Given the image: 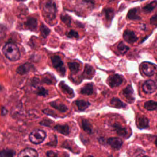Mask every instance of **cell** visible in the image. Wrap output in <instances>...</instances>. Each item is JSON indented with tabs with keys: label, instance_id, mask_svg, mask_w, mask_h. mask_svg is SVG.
Here are the masks:
<instances>
[{
	"label": "cell",
	"instance_id": "cell-42",
	"mask_svg": "<svg viewBox=\"0 0 157 157\" xmlns=\"http://www.w3.org/2000/svg\"><path fill=\"white\" fill-rule=\"evenodd\" d=\"M39 84L40 80L38 78L35 77V78H34V79H33V81H32V84H33V86H36Z\"/></svg>",
	"mask_w": 157,
	"mask_h": 157
},
{
	"label": "cell",
	"instance_id": "cell-1",
	"mask_svg": "<svg viewBox=\"0 0 157 157\" xmlns=\"http://www.w3.org/2000/svg\"><path fill=\"white\" fill-rule=\"evenodd\" d=\"M2 52L5 56L10 61H16L20 59V51L17 46L14 43H6L3 47Z\"/></svg>",
	"mask_w": 157,
	"mask_h": 157
},
{
	"label": "cell",
	"instance_id": "cell-25",
	"mask_svg": "<svg viewBox=\"0 0 157 157\" xmlns=\"http://www.w3.org/2000/svg\"><path fill=\"white\" fill-rule=\"evenodd\" d=\"M144 108L149 111H157V102L153 100H148L144 103Z\"/></svg>",
	"mask_w": 157,
	"mask_h": 157
},
{
	"label": "cell",
	"instance_id": "cell-31",
	"mask_svg": "<svg viewBox=\"0 0 157 157\" xmlns=\"http://www.w3.org/2000/svg\"><path fill=\"white\" fill-rule=\"evenodd\" d=\"M15 155V152L12 149H4L0 152V157H12Z\"/></svg>",
	"mask_w": 157,
	"mask_h": 157
},
{
	"label": "cell",
	"instance_id": "cell-14",
	"mask_svg": "<svg viewBox=\"0 0 157 157\" xmlns=\"http://www.w3.org/2000/svg\"><path fill=\"white\" fill-rule=\"evenodd\" d=\"M114 131H116V133L119 136L122 137H125L128 134V131L125 127H123L119 123L114 124L113 126Z\"/></svg>",
	"mask_w": 157,
	"mask_h": 157
},
{
	"label": "cell",
	"instance_id": "cell-48",
	"mask_svg": "<svg viewBox=\"0 0 157 157\" xmlns=\"http://www.w3.org/2000/svg\"><path fill=\"white\" fill-rule=\"evenodd\" d=\"M141 1H145V0H141Z\"/></svg>",
	"mask_w": 157,
	"mask_h": 157
},
{
	"label": "cell",
	"instance_id": "cell-7",
	"mask_svg": "<svg viewBox=\"0 0 157 157\" xmlns=\"http://www.w3.org/2000/svg\"><path fill=\"white\" fill-rule=\"evenodd\" d=\"M122 94L129 103L134 102L135 100V95L133 88L131 85H128L122 90Z\"/></svg>",
	"mask_w": 157,
	"mask_h": 157
},
{
	"label": "cell",
	"instance_id": "cell-39",
	"mask_svg": "<svg viewBox=\"0 0 157 157\" xmlns=\"http://www.w3.org/2000/svg\"><path fill=\"white\" fill-rule=\"evenodd\" d=\"M43 113L49 116H52V117H55L56 116V114L55 112L49 109H45L42 111Z\"/></svg>",
	"mask_w": 157,
	"mask_h": 157
},
{
	"label": "cell",
	"instance_id": "cell-43",
	"mask_svg": "<svg viewBox=\"0 0 157 157\" xmlns=\"http://www.w3.org/2000/svg\"><path fill=\"white\" fill-rule=\"evenodd\" d=\"M99 142L101 144L104 145L105 144V140H104V138H100L99 139H98Z\"/></svg>",
	"mask_w": 157,
	"mask_h": 157
},
{
	"label": "cell",
	"instance_id": "cell-23",
	"mask_svg": "<svg viewBox=\"0 0 157 157\" xmlns=\"http://www.w3.org/2000/svg\"><path fill=\"white\" fill-rule=\"evenodd\" d=\"M82 127L84 131L88 134L92 133V126L89 121L86 119H83L82 120Z\"/></svg>",
	"mask_w": 157,
	"mask_h": 157
},
{
	"label": "cell",
	"instance_id": "cell-33",
	"mask_svg": "<svg viewBox=\"0 0 157 157\" xmlns=\"http://www.w3.org/2000/svg\"><path fill=\"white\" fill-rule=\"evenodd\" d=\"M61 19L62 21L65 23L67 26L70 27L71 25V18L66 14H62L61 15Z\"/></svg>",
	"mask_w": 157,
	"mask_h": 157
},
{
	"label": "cell",
	"instance_id": "cell-49",
	"mask_svg": "<svg viewBox=\"0 0 157 157\" xmlns=\"http://www.w3.org/2000/svg\"></svg>",
	"mask_w": 157,
	"mask_h": 157
},
{
	"label": "cell",
	"instance_id": "cell-36",
	"mask_svg": "<svg viewBox=\"0 0 157 157\" xmlns=\"http://www.w3.org/2000/svg\"><path fill=\"white\" fill-rule=\"evenodd\" d=\"M58 143L57 137L55 135H52V138L51 141L47 144V145L52 147H56Z\"/></svg>",
	"mask_w": 157,
	"mask_h": 157
},
{
	"label": "cell",
	"instance_id": "cell-44",
	"mask_svg": "<svg viewBox=\"0 0 157 157\" xmlns=\"http://www.w3.org/2000/svg\"><path fill=\"white\" fill-rule=\"evenodd\" d=\"M7 111L6 109L5 108H3L2 110V115H5L7 114Z\"/></svg>",
	"mask_w": 157,
	"mask_h": 157
},
{
	"label": "cell",
	"instance_id": "cell-6",
	"mask_svg": "<svg viewBox=\"0 0 157 157\" xmlns=\"http://www.w3.org/2000/svg\"><path fill=\"white\" fill-rule=\"evenodd\" d=\"M157 89V84L152 80H147L143 85V91L146 94H151Z\"/></svg>",
	"mask_w": 157,
	"mask_h": 157
},
{
	"label": "cell",
	"instance_id": "cell-29",
	"mask_svg": "<svg viewBox=\"0 0 157 157\" xmlns=\"http://www.w3.org/2000/svg\"><path fill=\"white\" fill-rule=\"evenodd\" d=\"M104 13L106 19L108 21H111L114 15V10L113 9L111 8H105L104 10Z\"/></svg>",
	"mask_w": 157,
	"mask_h": 157
},
{
	"label": "cell",
	"instance_id": "cell-30",
	"mask_svg": "<svg viewBox=\"0 0 157 157\" xmlns=\"http://www.w3.org/2000/svg\"><path fill=\"white\" fill-rule=\"evenodd\" d=\"M130 49V48L126 46L123 42L121 41L118 46V50L120 53L122 55L125 54Z\"/></svg>",
	"mask_w": 157,
	"mask_h": 157
},
{
	"label": "cell",
	"instance_id": "cell-4",
	"mask_svg": "<svg viewBox=\"0 0 157 157\" xmlns=\"http://www.w3.org/2000/svg\"><path fill=\"white\" fill-rule=\"evenodd\" d=\"M51 61L53 67L57 70L62 76H64L66 73V69L60 57L58 55H55L52 57Z\"/></svg>",
	"mask_w": 157,
	"mask_h": 157
},
{
	"label": "cell",
	"instance_id": "cell-5",
	"mask_svg": "<svg viewBox=\"0 0 157 157\" xmlns=\"http://www.w3.org/2000/svg\"><path fill=\"white\" fill-rule=\"evenodd\" d=\"M141 67L144 73L148 77L154 75L157 69V66L155 64L148 61L142 63Z\"/></svg>",
	"mask_w": 157,
	"mask_h": 157
},
{
	"label": "cell",
	"instance_id": "cell-27",
	"mask_svg": "<svg viewBox=\"0 0 157 157\" xmlns=\"http://www.w3.org/2000/svg\"><path fill=\"white\" fill-rule=\"evenodd\" d=\"M68 65L71 73L73 74L77 73L79 71L80 65L78 63L76 62H70L68 63Z\"/></svg>",
	"mask_w": 157,
	"mask_h": 157
},
{
	"label": "cell",
	"instance_id": "cell-41",
	"mask_svg": "<svg viewBox=\"0 0 157 157\" xmlns=\"http://www.w3.org/2000/svg\"><path fill=\"white\" fill-rule=\"evenodd\" d=\"M47 156L48 157H58V155L52 151H48L47 153Z\"/></svg>",
	"mask_w": 157,
	"mask_h": 157
},
{
	"label": "cell",
	"instance_id": "cell-26",
	"mask_svg": "<svg viewBox=\"0 0 157 157\" xmlns=\"http://www.w3.org/2000/svg\"><path fill=\"white\" fill-rule=\"evenodd\" d=\"M157 6V1L155 0L145 6L144 7H143V10L146 14H148L152 12Z\"/></svg>",
	"mask_w": 157,
	"mask_h": 157
},
{
	"label": "cell",
	"instance_id": "cell-17",
	"mask_svg": "<svg viewBox=\"0 0 157 157\" xmlns=\"http://www.w3.org/2000/svg\"><path fill=\"white\" fill-rule=\"evenodd\" d=\"M139 9L137 7H134L129 10L127 14V17L131 20H140L141 17L139 14Z\"/></svg>",
	"mask_w": 157,
	"mask_h": 157
},
{
	"label": "cell",
	"instance_id": "cell-10",
	"mask_svg": "<svg viewBox=\"0 0 157 157\" xmlns=\"http://www.w3.org/2000/svg\"><path fill=\"white\" fill-rule=\"evenodd\" d=\"M123 38L126 42L130 44H133L138 40V37L135 33L130 30H126L124 31Z\"/></svg>",
	"mask_w": 157,
	"mask_h": 157
},
{
	"label": "cell",
	"instance_id": "cell-34",
	"mask_svg": "<svg viewBox=\"0 0 157 157\" xmlns=\"http://www.w3.org/2000/svg\"><path fill=\"white\" fill-rule=\"evenodd\" d=\"M36 94L39 96H47L48 95V90L45 89L43 87H39L36 92Z\"/></svg>",
	"mask_w": 157,
	"mask_h": 157
},
{
	"label": "cell",
	"instance_id": "cell-15",
	"mask_svg": "<svg viewBox=\"0 0 157 157\" xmlns=\"http://www.w3.org/2000/svg\"><path fill=\"white\" fill-rule=\"evenodd\" d=\"M95 71L93 67L89 65L86 64L82 76L86 79H91L95 74Z\"/></svg>",
	"mask_w": 157,
	"mask_h": 157
},
{
	"label": "cell",
	"instance_id": "cell-45",
	"mask_svg": "<svg viewBox=\"0 0 157 157\" xmlns=\"http://www.w3.org/2000/svg\"><path fill=\"white\" fill-rule=\"evenodd\" d=\"M155 144L156 146L157 147V137L155 141Z\"/></svg>",
	"mask_w": 157,
	"mask_h": 157
},
{
	"label": "cell",
	"instance_id": "cell-11",
	"mask_svg": "<svg viewBox=\"0 0 157 157\" xmlns=\"http://www.w3.org/2000/svg\"><path fill=\"white\" fill-rule=\"evenodd\" d=\"M136 125L140 130L146 129L149 127V120L145 116L138 117L136 119Z\"/></svg>",
	"mask_w": 157,
	"mask_h": 157
},
{
	"label": "cell",
	"instance_id": "cell-13",
	"mask_svg": "<svg viewBox=\"0 0 157 157\" xmlns=\"http://www.w3.org/2000/svg\"><path fill=\"white\" fill-rule=\"evenodd\" d=\"M17 156L37 157L39 156V155L35 149L31 148H26L21 151L19 153Z\"/></svg>",
	"mask_w": 157,
	"mask_h": 157
},
{
	"label": "cell",
	"instance_id": "cell-19",
	"mask_svg": "<svg viewBox=\"0 0 157 157\" xmlns=\"http://www.w3.org/2000/svg\"><path fill=\"white\" fill-rule=\"evenodd\" d=\"M25 26L30 30H35L37 27V20L36 18L30 17L28 18L25 23Z\"/></svg>",
	"mask_w": 157,
	"mask_h": 157
},
{
	"label": "cell",
	"instance_id": "cell-35",
	"mask_svg": "<svg viewBox=\"0 0 157 157\" xmlns=\"http://www.w3.org/2000/svg\"><path fill=\"white\" fill-rule=\"evenodd\" d=\"M66 36L70 38H78L79 37L78 32L74 30H71L69 32H67L66 33Z\"/></svg>",
	"mask_w": 157,
	"mask_h": 157
},
{
	"label": "cell",
	"instance_id": "cell-12",
	"mask_svg": "<svg viewBox=\"0 0 157 157\" xmlns=\"http://www.w3.org/2000/svg\"><path fill=\"white\" fill-rule=\"evenodd\" d=\"M35 69L33 65L29 63H26L22 65H20L17 69L16 72L17 73L20 75H24L29 73Z\"/></svg>",
	"mask_w": 157,
	"mask_h": 157
},
{
	"label": "cell",
	"instance_id": "cell-2",
	"mask_svg": "<svg viewBox=\"0 0 157 157\" xmlns=\"http://www.w3.org/2000/svg\"><path fill=\"white\" fill-rule=\"evenodd\" d=\"M47 137V134L41 130H34L29 135V139L32 143L40 144L43 143Z\"/></svg>",
	"mask_w": 157,
	"mask_h": 157
},
{
	"label": "cell",
	"instance_id": "cell-40",
	"mask_svg": "<svg viewBox=\"0 0 157 157\" xmlns=\"http://www.w3.org/2000/svg\"><path fill=\"white\" fill-rule=\"evenodd\" d=\"M150 22L151 25L157 26V12L151 18Z\"/></svg>",
	"mask_w": 157,
	"mask_h": 157
},
{
	"label": "cell",
	"instance_id": "cell-46",
	"mask_svg": "<svg viewBox=\"0 0 157 157\" xmlns=\"http://www.w3.org/2000/svg\"><path fill=\"white\" fill-rule=\"evenodd\" d=\"M155 79H156V80L157 82V73L156 74V75Z\"/></svg>",
	"mask_w": 157,
	"mask_h": 157
},
{
	"label": "cell",
	"instance_id": "cell-38",
	"mask_svg": "<svg viewBox=\"0 0 157 157\" xmlns=\"http://www.w3.org/2000/svg\"><path fill=\"white\" fill-rule=\"evenodd\" d=\"M52 123H53V122L51 120H49V119H45V120H43L40 122V124L42 125V126L50 127Z\"/></svg>",
	"mask_w": 157,
	"mask_h": 157
},
{
	"label": "cell",
	"instance_id": "cell-32",
	"mask_svg": "<svg viewBox=\"0 0 157 157\" xmlns=\"http://www.w3.org/2000/svg\"><path fill=\"white\" fill-rule=\"evenodd\" d=\"M40 32L41 35L44 38H46L50 33V29L45 26L44 24H42L40 27Z\"/></svg>",
	"mask_w": 157,
	"mask_h": 157
},
{
	"label": "cell",
	"instance_id": "cell-3",
	"mask_svg": "<svg viewBox=\"0 0 157 157\" xmlns=\"http://www.w3.org/2000/svg\"><path fill=\"white\" fill-rule=\"evenodd\" d=\"M44 13L46 18L49 20H52L56 17L57 7L54 2L49 1L47 2L44 6Z\"/></svg>",
	"mask_w": 157,
	"mask_h": 157
},
{
	"label": "cell",
	"instance_id": "cell-18",
	"mask_svg": "<svg viewBox=\"0 0 157 157\" xmlns=\"http://www.w3.org/2000/svg\"><path fill=\"white\" fill-rule=\"evenodd\" d=\"M54 129L58 132L63 135H68L70 134V127L67 124H64V125L58 124L54 126Z\"/></svg>",
	"mask_w": 157,
	"mask_h": 157
},
{
	"label": "cell",
	"instance_id": "cell-24",
	"mask_svg": "<svg viewBox=\"0 0 157 157\" xmlns=\"http://www.w3.org/2000/svg\"><path fill=\"white\" fill-rule=\"evenodd\" d=\"M75 104L77 106L78 109L80 111H84L89 107L90 104L88 101L84 100H77L75 101Z\"/></svg>",
	"mask_w": 157,
	"mask_h": 157
},
{
	"label": "cell",
	"instance_id": "cell-16",
	"mask_svg": "<svg viewBox=\"0 0 157 157\" xmlns=\"http://www.w3.org/2000/svg\"><path fill=\"white\" fill-rule=\"evenodd\" d=\"M59 86L63 92L66 95H68L69 97L73 98L75 96L74 92L72 88L67 85L65 84V82H63V81L60 82Z\"/></svg>",
	"mask_w": 157,
	"mask_h": 157
},
{
	"label": "cell",
	"instance_id": "cell-8",
	"mask_svg": "<svg viewBox=\"0 0 157 157\" xmlns=\"http://www.w3.org/2000/svg\"><path fill=\"white\" fill-rule=\"evenodd\" d=\"M123 82L122 77L116 74L111 76L108 79V83L111 88L117 87L122 84Z\"/></svg>",
	"mask_w": 157,
	"mask_h": 157
},
{
	"label": "cell",
	"instance_id": "cell-37",
	"mask_svg": "<svg viewBox=\"0 0 157 157\" xmlns=\"http://www.w3.org/2000/svg\"><path fill=\"white\" fill-rule=\"evenodd\" d=\"M6 29L5 27L0 24V41L2 40L6 35Z\"/></svg>",
	"mask_w": 157,
	"mask_h": 157
},
{
	"label": "cell",
	"instance_id": "cell-28",
	"mask_svg": "<svg viewBox=\"0 0 157 157\" xmlns=\"http://www.w3.org/2000/svg\"><path fill=\"white\" fill-rule=\"evenodd\" d=\"M42 81L44 84L49 85L55 84V83L56 82L55 77H53V76H52L50 75L49 74L48 75L44 76L43 78H42Z\"/></svg>",
	"mask_w": 157,
	"mask_h": 157
},
{
	"label": "cell",
	"instance_id": "cell-9",
	"mask_svg": "<svg viewBox=\"0 0 157 157\" xmlns=\"http://www.w3.org/2000/svg\"><path fill=\"white\" fill-rule=\"evenodd\" d=\"M107 143L115 150H120L123 144V142L118 137H110L107 140Z\"/></svg>",
	"mask_w": 157,
	"mask_h": 157
},
{
	"label": "cell",
	"instance_id": "cell-47",
	"mask_svg": "<svg viewBox=\"0 0 157 157\" xmlns=\"http://www.w3.org/2000/svg\"><path fill=\"white\" fill-rule=\"evenodd\" d=\"M18 1H25V0H18Z\"/></svg>",
	"mask_w": 157,
	"mask_h": 157
},
{
	"label": "cell",
	"instance_id": "cell-22",
	"mask_svg": "<svg viewBox=\"0 0 157 157\" xmlns=\"http://www.w3.org/2000/svg\"><path fill=\"white\" fill-rule=\"evenodd\" d=\"M50 106L61 112H65L68 110V108L64 104L59 103L56 101H52L49 103Z\"/></svg>",
	"mask_w": 157,
	"mask_h": 157
},
{
	"label": "cell",
	"instance_id": "cell-20",
	"mask_svg": "<svg viewBox=\"0 0 157 157\" xmlns=\"http://www.w3.org/2000/svg\"><path fill=\"white\" fill-rule=\"evenodd\" d=\"M110 104L112 107L116 108H125L127 107V105L125 103L122 101L118 98H113L111 100Z\"/></svg>",
	"mask_w": 157,
	"mask_h": 157
},
{
	"label": "cell",
	"instance_id": "cell-21",
	"mask_svg": "<svg viewBox=\"0 0 157 157\" xmlns=\"http://www.w3.org/2000/svg\"><path fill=\"white\" fill-rule=\"evenodd\" d=\"M93 84L91 83H88L86 84L80 90V93L82 95L90 96L93 94Z\"/></svg>",
	"mask_w": 157,
	"mask_h": 157
}]
</instances>
